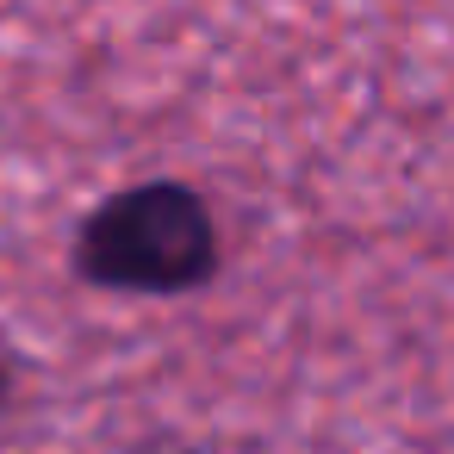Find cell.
Masks as SVG:
<instances>
[{
  "label": "cell",
  "mask_w": 454,
  "mask_h": 454,
  "mask_svg": "<svg viewBox=\"0 0 454 454\" xmlns=\"http://www.w3.org/2000/svg\"><path fill=\"white\" fill-rule=\"evenodd\" d=\"M218 268L212 200L181 181H144L113 193L82 231V274L106 293H187Z\"/></svg>",
  "instance_id": "1"
}]
</instances>
